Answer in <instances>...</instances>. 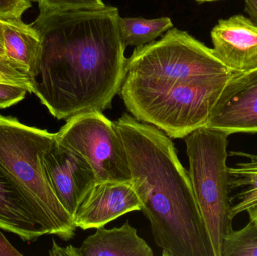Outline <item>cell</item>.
Here are the masks:
<instances>
[{"mask_svg":"<svg viewBox=\"0 0 257 256\" xmlns=\"http://www.w3.org/2000/svg\"><path fill=\"white\" fill-rule=\"evenodd\" d=\"M117 7L39 12L40 38L33 93L53 117L67 120L111 108L126 75V45Z\"/></svg>","mask_w":257,"mask_h":256,"instance_id":"obj_1","label":"cell"},{"mask_svg":"<svg viewBox=\"0 0 257 256\" xmlns=\"http://www.w3.org/2000/svg\"><path fill=\"white\" fill-rule=\"evenodd\" d=\"M212 48L171 28L158 41L136 47L127 59L119 94L133 117L184 138L206 126L229 78Z\"/></svg>","mask_w":257,"mask_h":256,"instance_id":"obj_2","label":"cell"},{"mask_svg":"<svg viewBox=\"0 0 257 256\" xmlns=\"http://www.w3.org/2000/svg\"><path fill=\"white\" fill-rule=\"evenodd\" d=\"M123 139L130 182L163 256H214L189 171L164 132L125 113L114 122Z\"/></svg>","mask_w":257,"mask_h":256,"instance_id":"obj_3","label":"cell"},{"mask_svg":"<svg viewBox=\"0 0 257 256\" xmlns=\"http://www.w3.org/2000/svg\"><path fill=\"white\" fill-rule=\"evenodd\" d=\"M55 140L56 133L0 114V174L19 192L44 234L68 241L77 228L50 186L43 165Z\"/></svg>","mask_w":257,"mask_h":256,"instance_id":"obj_4","label":"cell"},{"mask_svg":"<svg viewBox=\"0 0 257 256\" xmlns=\"http://www.w3.org/2000/svg\"><path fill=\"white\" fill-rule=\"evenodd\" d=\"M229 135L224 131L203 126L184 138L193 192L214 256H220L223 238L233 231L226 164Z\"/></svg>","mask_w":257,"mask_h":256,"instance_id":"obj_5","label":"cell"},{"mask_svg":"<svg viewBox=\"0 0 257 256\" xmlns=\"http://www.w3.org/2000/svg\"><path fill=\"white\" fill-rule=\"evenodd\" d=\"M60 145L82 156L97 182L130 181L126 149L114 122L102 111L77 114L56 133Z\"/></svg>","mask_w":257,"mask_h":256,"instance_id":"obj_6","label":"cell"},{"mask_svg":"<svg viewBox=\"0 0 257 256\" xmlns=\"http://www.w3.org/2000/svg\"><path fill=\"white\" fill-rule=\"evenodd\" d=\"M207 127L233 133L257 132V68L232 75L223 87Z\"/></svg>","mask_w":257,"mask_h":256,"instance_id":"obj_7","label":"cell"},{"mask_svg":"<svg viewBox=\"0 0 257 256\" xmlns=\"http://www.w3.org/2000/svg\"><path fill=\"white\" fill-rule=\"evenodd\" d=\"M43 165L53 192L73 219L83 198L97 182L93 168L82 156L57 140L44 155Z\"/></svg>","mask_w":257,"mask_h":256,"instance_id":"obj_8","label":"cell"},{"mask_svg":"<svg viewBox=\"0 0 257 256\" xmlns=\"http://www.w3.org/2000/svg\"><path fill=\"white\" fill-rule=\"evenodd\" d=\"M140 210V201L131 182H96L75 212L74 225L82 230L96 229Z\"/></svg>","mask_w":257,"mask_h":256,"instance_id":"obj_9","label":"cell"},{"mask_svg":"<svg viewBox=\"0 0 257 256\" xmlns=\"http://www.w3.org/2000/svg\"><path fill=\"white\" fill-rule=\"evenodd\" d=\"M211 36L214 54L229 69L244 72L257 68V25L250 18L220 19Z\"/></svg>","mask_w":257,"mask_h":256,"instance_id":"obj_10","label":"cell"},{"mask_svg":"<svg viewBox=\"0 0 257 256\" xmlns=\"http://www.w3.org/2000/svg\"><path fill=\"white\" fill-rule=\"evenodd\" d=\"M78 256H153L154 252L146 242L139 237L136 228L126 221L120 228H96L94 234L87 237Z\"/></svg>","mask_w":257,"mask_h":256,"instance_id":"obj_11","label":"cell"},{"mask_svg":"<svg viewBox=\"0 0 257 256\" xmlns=\"http://www.w3.org/2000/svg\"><path fill=\"white\" fill-rule=\"evenodd\" d=\"M0 228L26 242L45 235L19 192L0 174Z\"/></svg>","mask_w":257,"mask_h":256,"instance_id":"obj_12","label":"cell"},{"mask_svg":"<svg viewBox=\"0 0 257 256\" xmlns=\"http://www.w3.org/2000/svg\"><path fill=\"white\" fill-rule=\"evenodd\" d=\"M2 23L6 57L22 66L35 83L40 49L37 31L21 19L2 20Z\"/></svg>","mask_w":257,"mask_h":256,"instance_id":"obj_13","label":"cell"},{"mask_svg":"<svg viewBox=\"0 0 257 256\" xmlns=\"http://www.w3.org/2000/svg\"><path fill=\"white\" fill-rule=\"evenodd\" d=\"M230 154L249 160L229 168V215L234 219L243 212L257 208V156L242 152H230Z\"/></svg>","mask_w":257,"mask_h":256,"instance_id":"obj_14","label":"cell"},{"mask_svg":"<svg viewBox=\"0 0 257 256\" xmlns=\"http://www.w3.org/2000/svg\"><path fill=\"white\" fill-rule=\"evenodd\" d=\"M120 30L123 43L126 46H143L154 42L173 27L169 17L146 19L141 18H120Z\"/></svg>","mask_w":257,"mask_h":256,"instance_id":"obj_15","label":"cell"},{"mask_svg":"<svg viewBox=\"0 0 257 256\" xmlns=\"http://www.w3.org/2000/svg\"><path fill=\"white\" fill-rule=\"evenodd\" d=\"M220 256H257V224L250 220L239 231L226 234L222 243Z\"/></svg>","mask_w":257,"mask_h":256,"instance_id":"obj_16","label":"cell"},{"mask_svg":"<svg viewBox=\"0 0 257 256\" xmlns=\"http://www.w3.org/2000/svg\"><path fill=\"white\" fill-rule=\"evenodd\" d=\"M0 83L21 86L29 93H33L34 90V80L30 74L6 56H0Z\"/></svg>","mask_w":257,"mask_h":256,"instance_id":"obj_17","label":"cell"},{"mask_svg":"<svg viewBox=\"0 0 257 256\" xmlns=\"http://www.w3.org/2000/svg\"><path fill=\"white\" fill-rule=\"evenodd\" d=\"M39 12L98 10L106 5L102 0H37Z\"/></svg>","mask_w":257,"mask_h":256,"instance_id":"obj_18","label":"cell"},{"mask_svg":"<svg viewBox=\"0 0 257 256\" xmlns=\"http://www.w3.org/2000/svg\"><path fill=\"white\" fill-rule=\"evenodd\" d=\"M28 90L21 86L0 83V109L9 108L22 101Z\"/></svg>","mask_w":257,"mask_h":256,"instance_id":"obj_19","label":"cell"},{"mask_svg":"<svg viewBox=\"0 0 257 256\" xmlns=\"http://www.w3.org/2000/svg\"><path fill=\"white\" fill-rule=\"evenodd\" d=\"M31 6L30 0H0V19H21Z\"/></svg>","mask_w":257,"mask_h":256,"instance_id":"obj_20","label":"cell"},{"mask_svg":"<svg viewBox=\"0 0 257 256\" xmlns=\"http://www.w3.org/2000/svg\"><path fill=\"white\" fill-rule=\"evenodd\" d=\"M0 256H22L0 231Z\"/></svg>","mask_w":257,"mask_h":256,"instance_id":"obj_21","label":"cell"},{"mask_svg":"<svg viewBox=\"0 0 257 256\" xmlns=\"http://www.w3.org/2000/svg\"><path fill=\"white\" fill-rule=\"evenodd\" d=\"M51 255L78 256L77 248L72 246L62 248L59 246L54 240H53V247L49 252Z\"/></svg>","mask_w":257,"mask_h":256,"instance_id":"obj_22","label":"cell"},{"mask_svg":"<svg viewBox=\"0 0 257 256\" xmlns=\"http://www.w3.org/2000/svg\"><path fill=\"white\" fill-rule=\"evenodd\" d=\"M244 10L250 16V19L257 25V0H244Z\"/></svg>","mask_w":257,"mask_h":256,"instance_id":"obj_23","label":"cell"},{"mask_svg":"<svg viewBox=\"0 0 257 256\" xmlns=\"http://www.w3.org/2000/svg\"><path fill=\"white\" fill-rule=\"evenodd\" d=\"M0 56H6L4 43H3V23L0 19Z\"/></svg>","mask_w":257,"mask_h":256,"instance_id":"obj_24","label":"cell"},{"mask_svg":"<svg viewBox=\"0 0 257 256\" xmlns=\"http://www.w3.org/2000/svg\"><path fill=\"white\" fill-rule=\"evenodd\" d=\"M250 216V220L253 221L257 224V208L252 209L247 211Z\"/></svg>","mask_w":257,"mask_h":256,"instance_id":"obj_25","label":"cell"},{"mask_svg":"<svg viewBox=\"0 0 257 256\" xmlns=\"http://www.w3.org/2000/svg\"><path fill=\"white\" fill-rule=\"evenodd\" d=\"M199 3H209V2L220 1V0H195Z\"/></svg>","mask_w":257,"mask_h":256,"instance_id":"obj_26","label":"cell"},{"mask_svg":"<svg viewBox=\"0 0 257 256\" xmlns=\"http://www.w3.org/2000/svg\"><path fill=\"white\" fill-rule=\"evenodd\" d=\"M30 1L32 3V2H36L37 0H30Z\"/></svg>","mask_w":257,"mask_h":256,"instance_id":"obj_27","label":"cell"}]
</instances>
